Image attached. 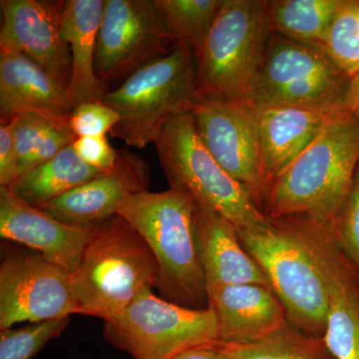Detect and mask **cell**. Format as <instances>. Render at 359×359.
I'll return each instance as SVG.
<instances>
[{
  "instance_id": "obj_1",
  "label": "cell",
  "mask_w": 359,
  "mask_h": 359,
  "mask_svg": "<svg viewBox=\"0 0 359 359\" xmlns=\"http://www.w3.org/2000/svg\"><path fill=\"white\" fill-rule=\"evenodd\" d=\"M358 165L359 119L346 109L269 187L264 214L330 229Z\"/></svg>"
},
{
  "instance_id": "obj_2",
  "label": "cell",
  "mask_w": 359,
  "mask_h": 359,
  "mask_svg": "<svg viewBox=\"0 0 359 359\" xmlns=\"http://www.w3.org/2000/svg\"><path fill=\"white\" fill-rule=\"evenodd\" d=\"M122 217L140 233L159 269L156 289L162 299L188 309L209 306L207 287L194 233L195 201L182 191L130 196L120 205Z\"/></svg>"
},
{
  "instance_id": "obj_3",
  "label": "cell",
  "mask_w": 359,
  "mask_h": 359,
  "mask_svg": "<svg viewBox=\"0 0 359 359\" xmlns=\"http://www.w3.org/2000/svg\"><path fill=\"white\" fill-rule=\"evenodd\" d=\"M159 269L140 233L122 217L96 224L76 273L71 276L78 314L102 318L121 313L147 289Z\"/></svg>"
},
{
  "instance_id": "obj_4",
  "label": "cell",
  "mask_w": 359,
  "mask_h": 359,
  "mask_svg": "<svg viewBox=\"0 0 359 359\" xmlns=\"http://www.w3.org/2000/svg\"><path fill=\"white\" fill-rule=\"evenodd\" d=\"M238 233L243 247L268 276L287 320L309 337L323 339L330 309L327 278L301 222L271 219Z\"/></svg>"
},
{
  "instance_id": "obj_5",
  "label": "cell",
  "mask_w": 359,
  "mask_h": 359,
  "mask_svg": "<svg viewBox=\"0 0 359 359\" xmlns=\"http://www.w3.org/2000/svg\"><path fill=\"white\" fill-rule=\"evenodd\" d=\"M198 99L196 57L190 47L175 45L164 57L130 75L102 102L120 115L110 135L138 149L155 144L173 118L192 110Z\"/></svg>"
},
{
  "instance_id": "obj_6",
  "label": "cell",
  "mask_w": 359,
  "mask_h": 359,
  "mask_svg": "<svg viewBox=\"0 0 359 359\" xmlns=\"http://www.w3.org/2000/svg\"><path fill=\"white\" fill-rule=\"evenodd\" d=\"M271 36L269 1L224 0L195 55L198 97L247 98Z\"/></svg>"
},
{
  "instance_id": "obj_7",
  "label": "cell",
  "mask_w": 359,
  "mask_h": 359,
  "mask_svg": "<svg viewBox=\"0 0 359 359\" xmlns=\"http://www.w3.org/2000/svg\"><path fill=\"white\" fill-rule=\"evenodd\" d=\"M170 189L188 194L198 204L229 219L238 231L268 223L252 193L221 167L201 141L192 112L182 113L155 143Z\"/></svg>"
},
{
  "instance_id": "obj_8",
  "label": "cell",
  "mask_w": 359,
  "mask_h": 359,
  "mask_svg": "<svg viewBox=\"0 0 359 359\" xmlns=\"http://www.w3.org/2000/svg\"><path fill=\"white\" fill-rule=\"evenodd\" d=\"M104 337L134 359H175L197 347L218 341L216 313L211 306L184 308L142 292L126 309L104 321Z\"/></svg>"
},
{
  "instance_id": "obj_9",
  "label": "cell",
  "mask_w": 359,
  "mask_h": 359,
  "mask_svg": "<svg viewBox=\"0 0 359 359\" xmlns=\"http://www.w3.org/2000/svg\"><path fill=\"white\" fill-rule=\"evenodd\" d=\"M349 80L321 49L273 32L247 98L257 106L344 105Z\"/></svg>"
},
{
  "instance_id": "obj_10",
  "label": "cell",
  "mask_w": 359,
  "mask_h": 359,
  "mask_svg": "<svg viewBox=\"0 0 359 359\" xmlns=\"http://www.w3.org/2000/svg\"><path fill=\"white\" fill-rule=\"evenodd\" d=\"M173 41L154 0H105L94 68L108 86L164 57Z\"/></svg>"
},
{
  "instance_id": "obj_11",
  "label": "cell",
  "mask_w": 359,
  "mask_h": 359,
  "mask_svg": "<svg viewBox=\"0 0 359 359\" xmlns=\"http://www.w3.org/2000/svg\"><path fill=\"white\" fill-rule=\"evenodd\" d=\"M78 314L71 275L30 249H11L0 264V330Z\"/></svg>"
},
{
  "instance_id": "obj_12",
  "label": "cell",
  "mask_w": 359,
  "mask_h": 359,
  "mask_svg": "<svg viewBox=\"0 0 359 359\" xmlns=\"http://www.w3.org/2000/svg\"><path fill=\"white\" fill-rule=\"evenodd\" d=\"M201 141L231 178L264 199L259 162V106L248 98L211 100L198 97L192 110Z\"/></svg>"
},
{
  "instance_id": "obj_13",
  "label": "cell",
  "mask_w": 359,
  "mask_h": 359,
  "mask_svg": "<svg viewBox=\"0 0 359 359\" xmlns=\"http://www.w3.org/2000/svg\"><path fill=\"white\" fill-rule=\"evenodd\" d=\"M0 7V50L25 54L67 89L72 56L61 32L62 0H1Z\"/></svg>"
},
{
  "instance_id": "obj_14",
  "label": "cell",
  "mask_w": 359,
  "mask_h": 359,
  "mask_svg": "<svg viewBox=\"0 0 359 359\" xmlns=\"http://www.w3.org/2000/svg\"><path fill=\"white\" fill-rule=\"evenodd\" d=\"M94 226H71L0 187V237L39 252L71 276L76 273Z\"/></svg>"
},
{
  "instance_id": "obj_15",
  "label": "cell",
  "mask_w": 359,
  "mask_h": 359,
  "mask_svg": "<svg viewBox=\"0 0 359 359\" xmlns=\"http://www.w3.org/2000/svg\"><path fill=\"white\" fill-rule=\"evenodd\" d=\"M346 110L344 105L259 106V162L264 194Z\"/></svg>"
},
{
  "instance_id": "obj_16",
  "label": "cell",
  "mask_w": 359,
  "mask_h": 359,
  "mask_svg": "<svg viewBox=\"0 0 359 359\" xmlns=\"http://www.w3.org/2000/svg\"><path fill=\"white\" fill-rule=\"evenodd\" d=\"M150 169L138 155L120 149L109 171L66 193L43 211L62 223L94 226L117 215L130 196L149 191Z\"/></svg>"
},
{
  "instance_id": "obj_17",
  "label": "cell",
  "mask_w": 359,
  "mask_h": 359,
  "mask_svg": "<svg viewBox=\"0 0 359 359\" xmlns=\"http://www.w3.org/2000/svg\"><path fill=\"white\" fill-rule=\"evenodd\" d=\"M325 271L330 309L325 340L335 359H359V273L330 231L301 222Z\"/></svg>"
},
{
  "instance_id": "obj_18",
  "label": "cell",
  "mask_w": 359,
  "mask_h": 359,
  "mask_svg": "<svg viewBox=\"0 0 359 359\" xmlns=\"http://www.w3.org/2000/svg\"><path fill=\"white\" fill-rule=\"evenodd\" d=\"M73 107L65 87L20 52L0 50V122L35 115L69 127Z\"/></svg>"
},
{
  "instance_id": "obj_19",
  "label": "cell",
  "mask_w": 359,
  "mask_h": 359,
  "mask_svg": "<svg viewBox=\"0 0 359 359\" xmlns=\"http://www.w3.org/2000/svg\"><path fill=\"white\" fill-rule=\"evenodd\" d=\"M194 233L207 294L226 285L259 283L271 287L268 276L241 243L229 219L195 202Z\"/></svg>"
},
{
  "instance_id": "obj_20",
  "label": "cell",
  "mask_w": 359,
  "mask_h": 359,
  "mask_svg": "<svg viewBox=\"0 0 359 359\" xmlns=\"http://www.w3.org/2000/svg\"><path fill=\"white\" fill-rule=\"evenodd\" d=\"M218 321V341L249 344L266 339L287 323L273 289L259 283L226 285L208 292Z\"/></svg>"
},
{
  "instance_id": "obj_21",
  "label": "cell",
  "mask_w": 359,
  "mask_h": 359,
  "mask_svg": "<svg viewBox=\"0 0 359 359\" xmlns=\"http://www.w3.org/2000/svg\"><path fill=\"white\" fill-rule=\"evenodd\" d=\"M104 4L105 0H62L61 32L72 56V72L66 93L73 109L85 102H102L109 92L94 68Z\"/></svg>"
},
{
  "instance_id": "obj_22",
  "label": "cell",
  "mask_w": 359,
  "mask_h": 359,
  "mask_svg": "<svg viewBox=\"0 0 359 359\" xmlns=\"http://www.w3.org/2000/svg\"><path fill=\"white\" fill-rule=\"evenodd\" d=\"M105 172L85 163L71 144L51 160L21 176L11 189L28 204L43 209L54 200Z\"/></svg>"
},
{
  "instance_id": "obj_23",
  "label": "cell",
  "mask_w": 359,
  "mask_h": 359,
  "mask_svg": "<svg viewBox=\"0 0 359 359\" xmlns=\"http://www.w3.org/2000/svg\"><path fill=\"white\" fill-rule=\"evenodd\" d=\"M342 0L269 1V20L275 34L323 50Z\"/></svg>"
},
{
  "instance_id": "obj_24",
  "label": "cell",
  "mask_w": 359,
  "mask_h": 359,
  "mask_svg": "<svg viewBox=\"0 0 359 359\" xmlns=\"http://www.w3.org/2000/svg\"><path fill=\"white\" fill-rule=\"evenodd\" d=\"M9 124L18 153V178L55 157L77 139L69 127L55 126L39 116H20Z\"/></svg>"
},
{
  "instance_id": "obj_25",
  "label": "cell",
  "mask_w": 359,
  "mask_h": 359,
  "mask_svg": "<svg viewBox=\"0 0 359 359\" xmlns=\"http://www.w3.org/2000/svg\"><path fill=\"white\" fill-rule=\"evenodd\" d=\"M214 346L231 359H335L323 339L309 337L289 320L278 332L254 344L216 341Z\"/></svg>"
},
{
  "instance_id": "obj_26",
  "label": "cell",
  "mask_w": 359,
  "mask_h": 359,
  "mask_svg": "<svg viewBox=\"0 0 359 359\" xmlns=\"http://www.w3.org/2000/svg\"><path fill=\"white\" fill-rule=\"evenodd\" d=\"M176 45L202 48L224 0H154Z\"/></svg>"
},
{
  "instance_id": "obj_27",
  "label": "cell",
  "mask_w": 359,
  "mask_h": 359,
  "mask_svg": "<svg viewBox=\"0 0 359 359\" xmlns=\"http://www.w3.org/2000/svg\"><path fill=\"white\" fill-rule=\"evenodd\" d=\"M323 50L349 79L359 74V0H342Z\"/></svg>"
},
{
  "instance_id": "obj_28",
  "label": "cell",
  "mask_w": 359,
  "mask_h": 359,
  "mask_svg": "<svg viewBox=\"0 0 359 359\" xmlns=\"http://www.w3.org/2000/svg\"><path fill=\"white\" fill-rule=\"evenodd\" d=\"M70 316L0 330V359H32L69 325Z\"/></svg>"
},
{
  "instance_id": "obj_29",
  "label": "cell",
  "mask_w": 359,
  "mask_h": 359,
  "mask_svg": "<svg viewBox=\"0 0 359 359\" xmlns=\"http://www.w3.org/2000/svg\"><path fill=\"white\" fill-rule=\"evenodd\" d=\"M328 231L359 273V165L346 200Z\"/></svg>"
},
{
  "instance_id": "obj_30",
  "label": "cell",
  "mask_w": 359,
  "mask_h": 359,
  "mask_svg": "<svg viewBox=\"0 0 359 359\" xmlns=\"http://www.w3.org/2000/svg\"><path fill=\"white\" fill-rule=\"evenodd\" d=\"M120 121V115L103 102H85L73 109L70 129L79 137L106 136Z\"/></svg>"
},
{
  "instance_id": "obj_31",
  "label": "cell",
  "mask_w": 359,
  "mask_h": 359,
  "mask_svg": "<svg viewBox=\"0 0 359 359\" xmlns=\"http://www.w3.org/2000/svg\"><path fill=\"white\" fill-rule=\"evenodd\" d=\"M72 146L77 155L90 166L102 171H109L114 167L117 151L110 145L106 136L79 137Z\"/></svg>"
},
{
  "instance_id": "obj_32",
  "label": "cell",
  "mask_w": 359,
  "mask_h": 359,
  "mask_svg": "<svg viewBox=\"0 0 359 359\" xmlns=\"http://www.w3.org/2000/svg\"><path fill=\"white\" fill-rule=\"evenodd\" d=\"M18 178V160L11 124L0 122V187L11 188Z\"/></svg>"
},
{
  "instance_id": "obj_33",
  "label": "cell",
  "mask_w": 359,
  "mask_h": 359,
  "mask_svg": "<svg viewBox=\"0 0 359 359\" xmlns=\"http://www.w3.org/2000/svg\"><path fill=\"white\" fill-rule=\"evenodd\" d=\"M175 359H231L214 344L209 346L197 347L180 354Z\"/></svg>"
},
{
  "instance_id": "obj_34",
  "label": "cell",
  "mask_w": 359,
  "mask_h": 359,
  "mask_svg": "<svg viewBox=\"0 0 359 359\" xmlns=\"http://www.w3.org/2000/svg\"><path fill=\"white\" fill-rule=\"evenodd\" d=\"M344 105L349 112L359 119V74L349 80Z\"/></svg>"
}]
</instances>
